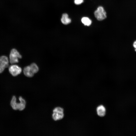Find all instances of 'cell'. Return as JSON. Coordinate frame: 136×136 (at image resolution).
<instances>
[{
  "mask_svg": "<svg viewBox=\"0 0 136 136\" xmlns=\"http://www.w3.org/2000/svg\"><path fill=\"white\" fill-rule=\"evenodd\" d=\"M63 109L60 107H58L55 108L53 110L52 118L55 121H57L62 119L64 116Z\"/></svg>",
  "mask_w": 136,
  "mask_h": 136,
  "instance_id": "obj_2",
  "label": "cell"
},
{
  "mask_svg": "<svg viewBox=\"0 0 136 136\" xmlns=\"http://www.w3.org/2000/svg\"><path fill=\"white\" fill-rule=\"evenodd\" d=\"M16 99L15 96H13L11 102V105L12 108L14 110H17V103Z\"/></svg>",
  "mask_w": 136,
  "mask_h": 136,
  "instance_id": "obj_10",
  "label": "cell"
},
{
  "mask_svg": "<svg viewBox=\"0 0 136 136\" xmlns=\"http://www.w3.org/2000/svg\"><path fill=\"white\" fill-rule=\"evenodd\" d=\"M96 111L97 115L99 116L103 117L106 114V108L103 105L98 106L96 108Z\"/></svg>",
  "mask_w": 136,
  "mask_h": 136,
  "instance_id": "obj_8",
  "label": "cell"
},
{
  "mask_svg": "<svg viewBox=\"0 0 136 136\" xmlns=\"http://www.w3.org/2000/svg\"><path fill=\"white\" fill-rule=\"evenodd\" d=\"M19 99L20 103H17V109L20 111H22L25 108L26 102L25 99L21 96L19 97Z\"/></svg>",
  "mask_w": 136,
  "mask_h": 136,
  "instance_id": "obj_6",
  "label": "cell"
},
{
  "mask_svg": "<svg viewBox=\"0 0 136 136\" xmlns=\"http://www.w3.org/2000/svg\"><path fill=\"white\" fill-rule=\"evenodd\" d=\"M9 70L10 74L14 76H17L22 72L21 68L16 65H10L9 67Z\"/></svg>",
  "mask_w": 136,
  "mask_h": 136,
  "instance_id": "obj_4",
  "label": "cell"
},
{
  "mask_svg": "<svg viewBox=\"0 0 136 136\" xmlns=\"http://www.w3.org/2000/svg\"><path fill=\"white\" fill-rule=\"evenodd\" d=\"M94 14L95 17L98 20H103L107 17L106 13L102 6L99 7Z\"/></svg>",
  "mask_w": 136,
  "mask_h": 136,
  "instance_id": "obj_3",
  "label": "cell"
},
{
  "mask_svg": "<svg viewBox=\"0 0 136 136\" xmlns=\"http://www.w3.org/2000/svg\"><path fill=\"white\" fill-rule=\"evenodd\" d=\"M22 56L15 49H12L9 55V60L10 63L14 64L18 62L19 59L21 58Z\"/></svg>",
  "mask_w": 136,
  "mask_h": 136,
  "instance_id": "obj_1",
  "label": "cell"
},
{
  "mask_svg": "<svg viewBox=\"0 0 136 136\" xmlns=\"http://www.w3.org/2000/svg\"><path fill=\"white\" fill-rule=\"evenodd\" d=\"M9 60L7 57L3 56L0 57V73L3 72L9 65Z\"/></svg>",
  "mask_w": 136,
  "mask_h": 136,
  "instance_id": "obj_5",
  "label": "cell"
},
{
  "mask_svg": "<svg viewBox=\"0 0 136 136\" xmlns=\"http://www.w3.org/2000/svg\"><path fill=\"white\" fill-rule=\"evenodd\" d=\"M81 21L84 25L88 26H90L92 23L91 20L87 17H83L81 19Z\"/></svg>",
  "mask_w": 136,
  "mask_h": 136,
  "instance_id": "obj_11",
  "label": "cell"
},
{
  "mask_svg": "<svg viewBox=\"0 0 136 136\" xmlns=\"http://www.w3.org/2000/svg\"><path fill=\"white\" fill-rule=\"evenodd\" d=\"M133 46L135 48V51L136 52V40L135 41L133 44Z\"/></svg>",
  "mask_w": 136,
  "mask_h": 136,
  "instance_id": "obj_14",
  "label": "cell"
},
{
  "mask_svg": "<svg viewBox=\"0 0 136 136\" xmlns=\"http://www.w3.org/2000/svg\"><path fill=\"white\" fill-rule=\"evenodd\" d=\"M83 2V0H75L74 3L76 5H79L82 3Z\"/></svg>",
  "mask_w": 136,
  "mask_h": 136,
  "instance_id": "obj_13",
  "label": "cell"
},
{
  "mask_svg": "<svg viewBox=\"0 0 136 136\" xmlns=\"http://www.w3.org/2000/svg\"><path fill=\"white\" fill-rule=\"evenodd\" d=\"M61 20V22L64 25L68 24L71 22V20L69 18L68 14L65 13L62 15Z\"/></svg>",
  "mask_w": 136,
  "mask_h": 136,
  "instance_id": "obj_9",
  "label": "cell"
},
{
  "mask_svg": "<svg viewBox=\"0 0 136 136\" xmlns=\"http://www.w3.org/2000/svg\"><path fill=\"white\" fill-rule=\"evenodd\" d=\"M30 66L32 72L34 74L37 73L38 71L39 67L35 63H32Z\"/></svg>",
  "mask_w": 136,
  "mask_h": 136,
  "instance_id": "obj_12",
  "label": "cell"
},
{
  "mask_svg": "<svg viewBox=\"0 0 136 136\" xmlns=\"http://www.w3.org/2000/svg\"><path fill=\"white\" fill-rule=\"evenodd\" d=\"M23 72L25 75L28 77H32L34 74L32 72L30 65L25 67L24 69Z\"/></svg>",
  "mask_w": 136,
  "mask_h": 136,
  "instance_id": "obj_7",
  "label": "cell"
}]
</instances>
